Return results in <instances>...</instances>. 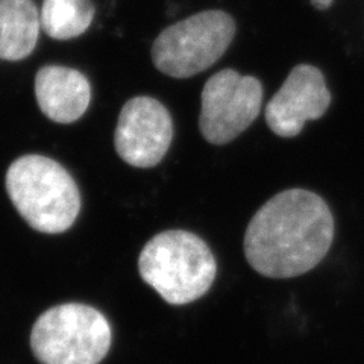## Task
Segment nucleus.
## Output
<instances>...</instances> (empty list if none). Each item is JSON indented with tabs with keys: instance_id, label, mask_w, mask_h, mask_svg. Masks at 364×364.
Listing matches in <instances>:
<instances>
[{
	"instance_id": "1",
	"label": "nucleus",
	"mask_w": 364,
	"mask_h": 364,
	"mask_svg": "<svg viewBox=\"0 0 364 364\" xmlns=\"http://www.w3.org/2000/svg\"><path fill=\"white\" fill-rule=\"evenodd\" d=\"M334 240V218L313 191L290 188L261 207L247 225L245 255L259 275L301 277L326 257Z\"/></svg>"
},
{
	"instance_id": "2",
	"label": "nucleus",
	"mask_w": 364,
	"mask_h": 364,
	"mask_svg": "<svg viewBox=\"0 0 364 364\" xmlns=\"http://www.w3.org/2000/svg\"><path fill=\"white\" fill-rule=\"evenodd\" d=\"M5 186L18 214L38 232H65L81 211V193L75 179L52 158H17L8 168Z\"/></svg>"
},
{
	"instance_id": "3",
	"label": "nucleus",
	"mask_w": 364,
	"mask_h": 364,
	"mask_svg": "<svg viewBox=\"0 0 364 364\" xmlns=\"http://www.w3.org/2000/svg\"><path fill=\"white\" fill-rule=\"evenodd\" d=\"M139 272L167 304L186 305L207 294L218 275V263L199 235L172 230L146 243Z\"/></svg>"
},
{
	"instance_id": "4",
	"label": "nucleus",
	"mask_w": 364,
	"mask_h": 364,
	"mask_svg": "<svg viewBox=\"0 0 364 364\" xmlns=\"http://www.w3.org/2000/svg\"><path fill=\"white\" fill-rule=\"evenodd\" d=\"M107 317L85 304H63L44 311L31 331L41 364H99L111 348Z\"/></svg>"
},
{
	"instance_id": "5",
	"label": "nucleus",
	"mask_w": 364,
	"mask_h": 364,
	"mask_svg": "<svg viewBox=\"0 0 364 364\" xmlns=\"http://www.w3.org/2000/svg\"><path fill=\"white\" fill-rule=\"evenodd\" d=\"M235 21L225 11H202L166 28L152 46L159 72L186 79L218 63L235 37Z\"/></svg>"
},
{
	"instance_id": "6",
	"label": "nucleus",
	"mask_w": 364,
	"mask_h": 364,
	"mask_svg": "<svg viewBox=\"0 0 364 364\" xmlns=\"http://www.w3.org/2000/svg\"><path fill=\"white\" fill-rule=\"evenodd\" d=\"M199 129L205 140L223 146L255 122L263 105V85L232 68L213 75L202 90Z\"/></svg>"
},
{
	"instance_id": "7",
	"label": "nucleus",
	"mask_w": 364,
	"mask_h": 364,
	"mask_svg": "<svg viewBox=\"0 0 364 364\" xmlns=\"http://www.w3.org/2000/svg\"><path fill=\"white\" fill-rule=\"evenodd\" d=\"M173 140V122L167 108L154 97L128 100L117 120L114 146L124 163L139 168L163 161Z\"/></svg>"
},
{
	"instance_id": "8",
	"label": "nucleus",
	"mask_w": 364,
	"mask_h": 364,
	"mask_svg": "<svg viewBox=\"0 0 364 364\" xmlns=\"http://www.w3.org/2000/svg\"><path fill=\"white\" fill-rule=\"evenodd\" d=\"M331 105L323 73L310 64L296 65L266 107V122L273 134L291 139L305 123L321 119Z\"/></svg>"
},
{
	"instance_id": "9",
	"label": "nucleus",
	"mask_w": 364,
	"mask_h": 364,
	"mask_svg": "<svg viewBox=\"0 0 364 364\" xmlns=\"http://www.w3.org/2000/svg\"><path fill=\"white\" fill-rule=\"evenodd\" d=\"M36 97L46 117L67 124L84 116L91 87L88 79L75 68L46 65L36 75Z\"/></svg>"
},
{
	"instance_id": "10",
	"label": "nucleus",
	"mask_w": 364,
	"mask_h": 364,
	"mask_svg": "<svg viewBox=\"0 0 364 364\" xmlns=\"http://www.w3.org/2000/svg\"><path fill=\"white\" fill-rule=\"evenodd\" d=\"M41 28L32 0H0V60L21 61L36 49Z\"/></svg>"
},
{
	"instance_id": "11",
	"label": "nucleus",
	"mask_w": 364,
	"mask_h": 364,
	"mask_svg": "<svg viewBox=\"0 0 364 364\" xmlns=\"http://www.w3.org/2000/svg\"><path fill=\"white\" fill-rule=\"evenodd\" d=\"M95 13L91 0H44L41 28L53 40H72L90 28Z\"/></svg>"
},
{
	"instance_id": "12",
	"label": "nucleus",
	"mask_w": 364,
	"mask_h": 364,
	"mask_svg": "<svg viewBox=\"0 0 364 364\" xmlns=\"http://www.w3.org/2000/svg\"><path fill=\"white\" fill-rule=\"evenodd\" d=\"M334 0H311V5L318 9V11H325L328 8H331Z\"/></svg>"
}]
</instances>
